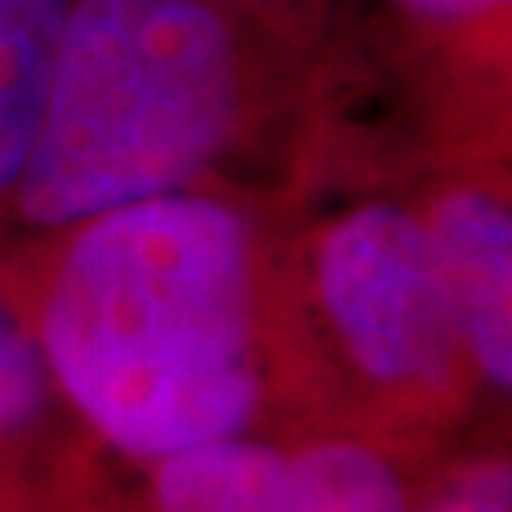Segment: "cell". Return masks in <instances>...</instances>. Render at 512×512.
Instances as JSON below:
<instances>
[{"label":"cell","instance_id":"cell-6","mask_svg":"<svg viewBox=\"0 0 512 512\" xmlns=\"http://www.w3.org/2000/svg\"><path fill=\"white\" fill-rule=\"evenodd\" d=\"M342 30L448 86H512V0H338L329 39Z\"/></svg>","mask_w":512,"mask_h":512},{"label":"cell","instance_id":"cell-7","mask_svg":"<svg viewBox=\"0 0 512 512\" xmlns=\"http://www.w3.org/2000/svg\"><path fill=\"white\" fill-rule=\"evenodd\" d=\"M60 414L69 410L60 406L39 346L0 291V512H47L43 453Z\"/></svg>","mask_w":512,"mask_h":512},{"label":"cell","instance_id":"cell-8","mask_svg":"<svg viewBox=\"0 0 512 512\" xmlns=\"http://www.w3.org/2000/svg\"><path fill=\"white\" fill-rule=\"evenodd\" d=\"M64 9L69 0H0V197L35 133Z\"/></svg>","mask_w":512,"mask_h":512},{"label":"cell","instance_id":"cell-4","mask_svg":"<svg viewBox=\"0 0 512 512\" xmlns=\"http://www.w3.org/2000/svg\"><path fill=\"white\" fill-rule=\"evenodd\" d=\"M154 512H406L397 474L359 444L286 453L231 436L150 466Z\"/></svg>","mask_w":512,"mask_h":512},{"label":"cell","instance_id":"cell-2","mask_svg":"<svg viewBox=\"0 0 512 512\" xmlns=\"http://www.w3.org/2000/svg\"><path fill=\"white\" fill-rule=\"evenodd\" d=\"M325 52L227 0H69L0 248L184 188H231L278 94Z\"/></svg>","mask_w":512,"mask_h":512},{"label":"cell","instance_id":"cell-10","mask_svg":"<svg viewBox=\"0 0 512 512\" xmlns=\"http://www.w3.org/2000/svg\"><path fill=\"white\" fill-rule=\"evenodd\" d=\"M431 512H512V466H483L466 474Z\"/></svg>","mask_w":512,"mask_h":512},{"label":"cell","instance_id":"cell-5","mask_svg":"<svg viewBox=\"0 0 512 512\" xmlns=\"http://www.w3.org/2000/svg\"><path fill=\"white\" fill-rule=\"evenodd\" d=\"M419 210L457 342L512 393V192L461 175Z\"/></svg>","mask_w":512,"mask_h":512},{"label":"cell","instance_id":"cell-3","mask_svg":"<svg viewBox=\"0 0 512 512\" xmlns=\"http://www.w3.org/2000/svg\"><path fill=\"white\" fill-rule=\"evenodd\" d=\"M312 291L333 333L376 380L440 376L457 346L423 210L372 197L312 239Z\"/></svg>","mask_w":512,"mask_h":512},{"label":"cell","instance_id":"cell-1","mask_svg":"<svg viewBox=\"0 0 512 512\" xmlns=\"http://www.w3.org/2000/svg\"><path fill=\"white\" fill-rule=\"evenodd\" d=\"M69 419L154 466L252 436L265 393V218L239 188H184L0 248Z\"/></svg>","mask_w":512,"mask_h":512},{"label":"cell","instance_id":"cell-9","mask_svg":"<svg viewBox=\"0 0 512 512\" xmlns=\"http://www.w3.org/2000/svg\"><path fill=\"white\" fill-rule=\"evenodd\" d=\"M227 5L278 26L282 35L308 43L316 52H329V26H333V5L338 0H227Z\"/></svg>","mask_w":512,"mask_h":512}]
</instances>
